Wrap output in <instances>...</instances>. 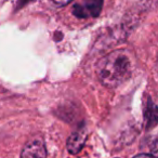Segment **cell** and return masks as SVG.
Masks as SVG:
<instances>
[{"label": "cell", "instance_id": "1", "mask_svg": "<svg viewBox=\"0 0 158 158\" xmlns=\"http://www.w3.org/2000/svg\"><path fill=\"white\" fill-rule=\"evenodd\" d=\"M97 72L103 86L117 88L131 76V61L123 50L113 51L99 62Z\"/></svg>", "mask_w": 158, "mask_h": 158}, {"label": "cell", "instance_id": "2", "mask_svg": "<svg viewBox=\"0 0 158 158\" xmlns=\"http://www.w3.org/2000/svg\"><path fill=\"white\" fill-rule=\"evenodd\" d=\"M104 0H79L73 7V14L77 18H97L101 13Z\"/></svg>", "mask_w": 158, "mask_h": 158}, {"label": "cell", "instance_id": "3", "mask_svg": "<svg viewBox=\"0 0 158 158\" xmlns=\"http://www.w3.org/2000/svg\"><path fill=\"white\" fill-rule=\"evenodd\" d=\"M21 158H47L44 142L41 139H35L27 142L22 151Z\"/></svg>", "mask_w": 158, "mask_h": 158}, {"label": "cell", "instance_id": "4", "mask_svg": "<svg viewBox=\"0 0 158 158\" xmlns=\"http://www.w3.org/2000/svg\"><path fill=\"white\" fill-rule=\"evenodd\" d=\"M87 140V132L85 129L74 132L67 140V149L70 154H77L81 151Z\"/></svg>", "mask_w": 158, "mask_h": 158}, {"label": "cell", "instance_id": "5", "mask_svg": "<svg viewBox=\"0 0 158 158\" xmlns=\"http://www.w3.org/2000/svg\"><path fill=\"white\" fill-rule=\"evenodd\" d=\"M147 110H149V114H146V119L147 123H149V126H154L157 120V113H156V106L153 102L149 100L148 101V106H147Z\"/></svg>", "mask_w": 158, "mask_h": 158}, {"label": "cell", "instance_id": "6", "mask_svg": "<svg viewBox=\"0 0 158 158\" xmlns=\"http://www.w3.org/2000/svg\"><path fill=\"white\" fill-rule=\"evenodd\" d=\"M51 1L56 6H66L70 1H73V0H51Z\"/></svg>", "mask_w": 158, "mask_h": 158}, {"label": "cell", "instance_id": "7", "mask_svg": "<svg viewBox=\"0 0 158 158\" xmlns=\"http://www.w3.org/2000/svg\"><path fill=\"white\" fill-rule=\"evenodd\" d=\"M133 158H156V157L153 155H149V154H139V155L134 156Z\"/></svg>", "mask_w": 158, "mask_h": 158}]
</instances>
